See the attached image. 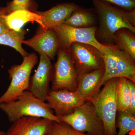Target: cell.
I'll return each instance as SVG.
<instances>
[{"instance_id": "6da1fadb", "label": "cell", "mask_w": 135, "mask_h": 135, "mask_svg": "<svg viewBox=\"0 0 135 135\" xmlns=\"http://www.w3.org/2000/svg\"><path fill=\"white\" fill-rule=\"evenodd\" d=\"M98 20L95 36L103 46L116 47L114 34L122 28L135 33V9L127 10L101 0H92Z\"/></svg>"}, {"instance_id": "7a4b0ae2", "label": "cell", "mask_w": 135, "mask_h": 135, "mask_svg": "<svg viewBox=\"0 0 135 135\" xmlns=\"http://www.w3.org/2000/svg\"><path fill=\"white\" fill-rule=\"evenodd\" d=\"M0 110L5 113L11 122L26 116L45 118L60 122L47 103L34 96L28 90L24 91L15 100L1 103Z\"/></svg>"}, {"instance_id": "3957f363", "label": "cell", "mask_w": 135, "mask_h": 135, "mask_svg": "<svg viewBox=\"0 0 135 135\" xmlns=\"http://www.w3.org/2000/svg\"><path fill=\"white\" fill-rule=\"evenodd\" d=\"M118 78L107 81L99 94L90 100L97 115L103 123L104 135H116V114L118 112L116 88Z\"/></svg>"}, {"instance_id": "277c9868", "label": "cell", "mask_w": 135, "mask_h": 135, "mask_svg": "<svg viewBox=\"0 0 135 135\" xmlns=\"http://www.w3.org/2000/svg\"><path fill=\"white\" fill-rule=\"evenodd\" d=\"M60 122L66 123L74 130L89 135H104L102 121L97 115L91 102L86 101L76 107L72 113L57 116Z\"/></svg>"}, {"instance_id": "5b68a950", "label": "cell", "mask_w": 135, "mask_h": 135, "mask_svg": "<svg viewBox=\"0 0 135 135\" xmlns=\"http://www.w3.org/2000/svg\"><path fill=\"white\" fill-rule=\"evenodd\" d=\"M37 62V56L32 53L24 57L21 64L10 68L8 73L11 81L6 92L0 97V103L15 100L24 91L28 90L31 71Z\"/></svg>"}, {"instance_id": "8992f818", "label": "cell", "mask_w": 135, "mask_h": 135, "mask_svg": "<svg viewBox=\"0 0 135 135\" xmlns=\"http://www.w3.org/2000/svg\"><path fill=\"white\" fill-rule=\"evenodd\" d=\"M57 55V59L53 65L51 90L77 91L78 74L69 51L59 49Z\"/></svg>"}, {"instance_id": "52a82bcc", "label": "cell", "mask_w": 135, "mask_h": 135, "mask_svg": "<svg viewBox=\"0 0 135 135\" xmlns=\"http://www.w3.org/2000/svg\"><path fill=\"white\" fill-rule=\"evenodd\" d=\"M69 52L78 75L104 68L102 53L92 45L73 43Z\"/></svg>"}, {"instance_id": "ba28073f", "label": "cell", "mask_w": 135, "mask_h": 135, "mask_svg": "<svg viewBox=\"0 0 135 135\" xmlns=\"http://www.w3.org/2000/svg\"><path fill=\"white\" fill-rule=\"evenodd\" d=\"M98 26L88 28H75L61 23L53 27L55 31L59 43V49L69 51L73 43L86 44L101 49L103 45L97 40L95 36Z\"/></svg>"}, {"instance_id": "9c48e42d", "label": "cell", "mask_w": 135, "mask_h": 135, "mask_svg": "<svg viewBox=\"0 0 135 135\" xmlns=\"http://www.w3.org/2000/svg\"><path fill=\"white\" fill-rule=\"evenodd\" d=\"M46 101L56 116H65L72 113L74 109L86 101L78 91L66 90L53 91L51 90Z\"/></svg>"}, {"instance_id": "30bf717a", "label": "cell", "mask_w": 135, "mask_h": 135, "mask_svg": "<svg viewBox=\"0 0 135 135\" xmlns=\"http://www.w3.org/2000/svg\"><path fill=\"white\" fill-rule=\"evenodd\" d=\"M40 63L34 74L30 77L28 91L37 98L46 101L51 90L53 65L50 59L44 55H40Z\"/></svg>"}, {"instance_id": "8fae6325", "label": "cell", "mask_w": 135, "mask_h": 135, "mask_svg": "<svg viewBox=\"0 0 135 135\" xmlns=\"http://www.w3.org/2000/svg\"><path fill=\"white\" fill-rule=\"evenodd\" d=\"M23 44L32 48L40 55L46 56L53 60L59 49V43L56 33L53 28L44 30L39 27L33 37Z\"/></svg>"}, {"instance_id": "7c38bea8", "label": "cell", "mask_w": 135, "mask_h": 135, "mask_svg": "<svg viewBox=\"0 0 135 135\" xmlns=\"http://www.w3.org/2000/svg\"><path fill=\"white\" fill-rule=\"evenodd\" d=\"M53 121L34 116H23L13 122L6 135H46Z\"/></svg>"}, {"instance_id": "4fadbf2b", "label": "cell", "mask_w": 135, "mask_h": 135, "mask_svg": "<svg viewBox=\"0 0 135 135\" xmlns=\"http://www.w3.org/2000/svg\"><path fill=\"white\" fill-rule=\"evenodd\" d=\"M104 68L78 75L77 91L85 101L94 99L104 84Z\"/></svg>"}, {"instance_id": "5bb4252c", "label": "cell", "mask_w": 135, "mask_h": 135, "mask_svg": "<svg viewBox=\"0 0 135 135\" xmlns=\"http://www.w3.org/2000/svg\"><path fill=\"white\" fill-rule=\"evenodd\" d=\"M80 6L75 2L62 3L46 11H37L35 12L41 17L42 25L41 27L44 30H47L62 23Z\"/></svg>"}, {"instance_id": "9a60e30c", "label": "cell", "mask_w": 135, "mask_h": 135, "mask_svg": "<svg viewBox=\"0 0 135 135\" xmlns=\"http://www.w3.org/2000/svg\"><path fill=\"white\" fill-rule=\"evenodd\" d=\"M63 23L75 28H88L98 26V20L94 8H84L80 6Z\"/></svg>"}, {"instance_id": "2e32d148", "label": "cell", "mask_w": 135, "mask_h": 135, "mask_svg": "<svg viewBox=\"0 0 135 135\" xmlns=\"http://www.w3.org/2000/svg\"><path fill=\"white\" fill-rule=\"evenodd\" d=\"M5 21L11 30L18 31L23 26L29 22H36L42 26L41 17L36 12L29 11L18 10L5 15Z\"/></svg>"}, {"instance_id": "e0dca14e", "label": "cell", "mask_w": 135, "mask_h": 135, "mask_svg": "<svg viewBox=\"0 0 135 135\" xmlns=\"http://www.w3.org/2000/svg\"><path fill=\"white\" fill-rule=\"evenodd\" d=\"M113 49L116 57V70L119 78L125 77L135 83V60L116 47H113Z\"/></svg>"}, {"instance_id": "ac0fdd59", "label": "cell", "mask_w": 135, "mask_h": 135, "mask_svg": "<svg viewBox=\"0 0 135 135\" xmlns=\"http://www.w3.org/2000/svg\"><path fill=\"white\" fill-rule=\"evenodd\" d=\"M114 45L135 60V35L129 29L122 28L114 34Z\"/></svg>"}, {"instance_id": "d6986e66", "label": "cell", "mask_w": 135, "mask_h": 135, "mask_svg": "<svg viewBox=\"0 0 135 135\" xmlns=\"http://www.w3.org/2000/svg\"><path fill=\"white\" fill-rule=\"evenodd\" d=\"M26 33V30L23 29L18 31L9 29L0 34V44L13 48L20 53L23 57H25L29 55L22 46L25 35Z\"/></svg>"}, {"instance_id": "ffe728a7", "label": "cell", "mask_w": 135, "mask_h": 135, "mask_svg": "<svg viewBox=\"0 0 135 135\" xmlns=\"http://www.w3.org/2000/svg\"><path fill=\"white\" fill-rule=\"evenodd\" d=\"M127 79L125 77L118 78L116 88V98L118 112L129 110L131 104L130 91Z\"/></svg>"}, {"instance_id": "44dd1931", "label": "cell", "mask_w": 135, "mask_h": 135, "mask_svg": "<svg viewBox=\"0 0 135 135\" xmlns=\"http://www.w3.org/2000/svg\"><path fill=\"white\" fill-rule=\"evenodd\" d=\"M100 51L103 55L104 65V83L110 79L119 78L116 70V57L113 47L103 46Z\"/></svg>"}, {"instance_id": "7402d4cb", "label": "cell", "mask_w": 135, "mask_h": 135, "mask_svg": "<svg viewBox=\"0 0 135 135\" xmlns=\"http://www.w3.org/2000/svg\"><path fill=\"white\" fill-rule=\"evenodd\" d=\"M118 112L119 115L116 126L119 131L116 135H126L129 132H135V115L129 110Z\"/></svg>"}, {"instance_id": "603a6c76", "label": "cell", "mask_w": 135, "mask_h": 135, "mask_svg": "<svg viewBox=\"0 0 135 135\" xmlns=\"http://www.w3.org/2000/svg\"><path fill=\"white\" fill-rule=\"evenodd\" d=\"M5 8L6 15L14 11L23 10L35 12L37 11L38 4L35 0H12L7 3Z\"/></svg>"}, {"instance_id": "cb8c5ba5", "label": "cell", "mask_w": 135, "mask_h": 135, "mask_svg": "<svg viewBox=\"0 0 135 135\" xmlns=\"http://www.w3.org/2000/svg\"><path fill=\"white\" fill-rule=\"evenodd\" d=\"M46 135H89L76 131L66 123L54 121Z\"/></svg>"}, {"instance_id": "d4e9b609", "label": "cell", "mask_w": 135, "mask_h": 135, "mask_svg": "<svg viewBox=\"0 0 135 135\" xmlns=\"http://www.w3.org/2000/svg\"><path fill=\"white\" fill-rule=\"evenodd\" d=\"M127 10L135 9V0H101Z\"/></svg>"}, {"instance_id": "484cf974", "label": "cell", "mask_w": 135, "mask_h": 135, "mask_svg": "<svg viewBox=\"0 0 135 135\" xmlns=\"http://www.w3.org/2000/svg\"><path fill=\"white\" fill-rule=\"evenodd\" d=\"M127 82L130 95L131 104L129 110L135 115V83L128 79H127Z\"/></svg>"}, {"instance_id": "4316f807", "label": "cell", "mask_w": 135, "mask_h": 135, "mask_svg": "<svg viewBox=\"0 0 135 135\" xmlns=\"http://www.w3.org/2000/svg\"><path fill=\"white\" fill-rule=\"evenodd\" d=\"M5 15H6L5 7H0V34L9 30L5 21Z\"/></svg>"}, {"instance_id": "83f0119b", "label": "cell", "mask_w": 135, "mask_h": 135, "mask_svg": "<svg viewBox=\"0 0 135 135\" xmlns=\"http://www.w3.org/2000/svg\"><path fill=\"white\" fill-rule=\"evenodd\" d=\"M6 133L4 131H0V135H6Z\"/></svg>"}, {"instance_id": "f1b7e54d", "label": "cell", "mask_w": 135, "mask_h": 135, "mask_svg": "<svg viewBox=\"0 0 135 135\" xmlns=\"http://www.w3.org/2000/svg\"><path fill=\"white\" fill-rule=\"evenodd\" d=\"M132 135H135V134H133Z\"/></svg>"}]
</instances>
